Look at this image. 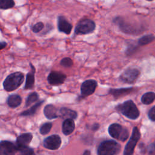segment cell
Listing matches in <instances>:
<instances>
[{
  "instance_id": "6da1fadb",
  "label": "cell",
  "mask_w": 155,
  "mask_h": 155,
  "mask_svg": "<svg viewBox=\"0 0 155 155\" xmlns=\"http://www.w3.org/2000/svg\"><path fill=\"white\" fill-rule=\"evenodd\" d=\"M113 22L119 27L122 32L128 35H138L146 30L143 25L133 24L126 21L120 16L115 17L113 19Z\"/></svg>"
},
{
  "instance_id": "7a4b0ae2",
  "label": "cell",
  "mask_w": 155,
  "mask_h": 155,
  "mask_svg": "<svg viewBox=\"0 0 155 155\" xmlns=\"http://www.w3.org/2000/svg\"><path fill=\"white\" fill-rule=\"evenodd\" d=\"M115 110L126 117L136 120L140 116V111L132 100H127L115 107Z\"/></svg>"
},
{
  "instance_id": "3957f363",
  "label": "cell",
  "mask_w": 155,
  "mask_h": 155,
  "mask_svg": "<svg viewBox=\"0 0 155 155\" xmlns=\"http://www.w3.org/2000/svg\"><path fill=\"white\" fill-rule=\"evenodd\" d=\"M24 81V74L21 71L13 72L8 74L4 79L2 85L4 90L13 91L18 88Z\"/></svg>"
},
{
  "instance_id": "277c9868",
  "label": "cell",
  "mask_w": 155,
  "mask_h": 155,
  "mask_svg": "<svg viewBox=\"0 0 155 155\" xmlns=\"http://www.w3.org/2000/svg\"><path fill=\"white\" fill-rule=\"evenodd\" d=\"M121 145L114 140L109 139L101 142L97 147L98 155H116L120 153Z\"/></svg>"
},
{
  "instance_id": "5b68a950",
  "label": "cell",
  "mask_w": 155,
  "mask_h": 155,
  "mask_svg": "<svg viewBox=\"0 0 155 155\" xmlns=\"http://www.w3.org/2000/svg\"><path fill=\"white\" fill-rule=\"evenodd\" d=\"M96 27L95 22L88 18H84L77 23L74 33L76 35H84L93 33Z\"/></svg>"
},
{
  "instance_id": "8992f818",
  "label": "cell",
  "mask_w": 155,
  "mask_h": 155,
  "mask_svg": "<svg viewBox=\"0 0 155 155\" xmlns=\"http://www.w3.org/2000/svg\"><path fill=\"white\" fill-rule=\"evenodd\" d=\"M108 131L111 137L122 142L126 141L129 137L128 130L117 123L110 124Z\"/></svg>"
},
{
  "instance_id": "52a82bcc",
  "label": "cell",
  "mask_w": 155,
  "mask_h": 155,
  "mask_svg": "<svg viewBox=\"0 0 155 155\" xmlns=\"http://www.w3.org/2000/svg\"><path fill=\"white\" fill-rule=\"evenodd\" d=\"M140 72L136 68L129 67L125 69L119 76V81L124 84H133L140 76Z\"/></svg>"
},
{
  "instance_id": "ba28073f",
  "label": "cell",
  "mask_w": 155,
  "mask_h": 155,
  "mask_svg": "<svg viewBox=\"0 0 155 155\" xmlns=\"http://www.w3.org/2000/svg\"><path fill=\"white\" fill-rule=\"evenodd\" d=\"M140 133L139 128L137 127H134L133 128L131 136L127 143L123 154L124 155H131L133 154L134 148L140 139Z\"/></svg>"
},
{
  "instance_id": "9c48e42d",
  "label": "cell",
  "mask_w": 155,
  "mask_h": 155,
  "mask_svg": "<svg viewBox=\"0 0 155 155\" xmlns=\"http://www.w3.org/2000/svg\"><path fill=\"white\" fill-rule=\"evenodd\" d=\"M97 87V82L94 79H87L81 85V99H84L93 94Z\"/></svg>"
},
{
  "instance_id": "30bf717a",
  "label": "cell",
  "mask_w": 155,
  "mask_h": 155,
  "mask_svg": "<svg viewBox=\"0 0 155 155\" xmlns=\"http://www.w3.org/2000/svg\"><path fill=\"white\" fill-rule=\"evenodd\" d=\"M62 143V140L59 135L52 134L43 140V146L46 149L50 150H58Z\"/></svg>"
},
{
  "instance_id": "8fae6325",
  "label": "cell",
  "mask_w": 155,
  "mask_h": 155,
  "mask_svg": "<svg viewBox=\"0 0 155 155\" xmlns=\"http://www.w3.org/2000/svg\"><path fill=\"white\" fill-rule=\"evenodd\" d=\"M17 153L18 148L16 143L7 140H2L0 142L1 155H13Z\"/></svg>"
},
{
  "instance_id": "7c38bea8",
  "label": "cell",
  "mask_w": 155,
  "mask_h": 155,
  "mask_svg": "<svg viewBox=\"0 0 155 155\" xmlns=\"http://www.w3.org/2000/svg\"><path fill=\"white\" fill-rule=\"evenodd\" d=\"M67 79V75L61 71H51L47 76L48 83L53 86L63 84Z\"/></svg>"
},
{
  "instance_id": "4fadbf2b",
  "label": "cell",
  "mask_w": 155,
  "mask_h": 155,
  "mask_svg": "<svg viewBox=\"0 0 155 155\" xmlns=\"http://www.w3.org/2000/svg\"><path fill=\"white\" fill-rule=\"evenodd\" d=\"M58 30L61 33H64L65 35H70L72 28V24L63 16H58L57 19Z\"/></svg>"
},
{
  "instance_id": "5bb4252c",
  "label": "cell",
  "mask_w": 155,
  "mask_h": 155,
  "mask_svg": "<svg viewBox=\"0 0 155 155\" xmlns=\"http://www.w3.org/2000/svg\"><path fill=\"white\" fill-rule=\"evenodd\" d=\"M134 87L128 88H110L108 94L112 96L114 99H118L120 97L128 95L134 91Z\"/></svg>"
},
{
  "instance_id": "9a60e30c",
  "label": "cell",
  "mask_w": 155,
  "mask_h": 155,
  "mask_svg": "<svg viewBox=\"0 0 155 155\" xmlns=\"http://www.w3.org/2000/svg\"><path fill=\"white\" fill-rule=\"evenodd\" d=\"M30 66L31 67V70L26 74L24 90H31L35 86L36 69L35 66L31 63H30Z\"/></svg>"
},
{
  "instance_id": "2e32d148",
  "label": "cell",
  "mask_w": 155,
  "mask_h": 155,
  "mask_svg": "<svg viewBox=\"0 0 155 155\" xmlns=\"http://www.w3.org/2000/svg\"><path fill=\"white\" fill-rule=\"evenodd\" d=\"M58 108L53 104H47L46 105L43 110V113L45 117L49 120H52L57 119L59 116L58 114Z\"/></svg>"
},
{
  "instance_id": "e0dca14e",
  "label": "cell",
  "mask_w": 155,
  "mask_h": 155,
  "mask_svg": "<svg viewBox=\"0 0 155 155\" xmlns=\"http://www.w3.org/2000/svg\"><path fill=\"white\" fill-rule=\"evenodd\" d=\"M75 129V123L72 118L65 119L62 124V132L65 136L71 134Z\"/></svg>"
},
{
  "instance_id": "ac0fdd59",
  "label": "cell",
  "mask_w": 155,
  "mask_h": 155,
  "mask_svg": "<svg viewBox=\"0 0 155 155\" xmlns=\"http://www.w3.org/2000/svg\"><path fill=\"white\" fill-rule=\"evenodd\" d=\"M33 139V134L31 133H25L18 136L16 140V144L18 147L27 146Z\"/></svg>"
},
{
  "instance_id": "d6986e66",
  "label": "cell",
  "mask_w": 155,
  "mask_h": 155,
  "mask_svg": "<svg viewBox=\"0 0 155 155\" xmlns=\"http://www.w3.org/2000/svg\"><path fill=\"white\" fill-rule=\"evenodd\" d=\"M59 116L62 119L72 118L76 119L78 117V113L75 110L62 107L59 110Z\"/></svg>"
},
{
  "instance_id": "ffe728a7",
  "label": "cell",
  "mask_w": 155,
  "mask_h": 155,
  "mask_svg": "<svg viewBox=\"0 0 155 155\" xmlns=\"http://www.w3.org/2000/svg\"><path fill=\"white\" fill-rule=\"evenodd\" d=\"M22 103V97L17 94H12L8 96L7 99V104L8 106L12 108L19 107Z\"/></svg>"
},
{
  "instance_id": "44dd1931",
  "label": "cell",
  "mask_w": 155,
  "mask_h": 155,
  "mask_svg": "<svg viewBox=\"0 0 155 155\" xmlns=\"http://www.w3.org/2000/svg\"><path fill=\"white\" fill-rule=\"evenodd\" d=\"M44 102V100L39 101L38 102H37L35 104H34L33 106H31L28 109L22 111L19 114V116H22V117H27V116H33L35 114H36L37 110L41 107V106L43 104Z\"/></svg>"
},
{
  "instance_id": "7402d4cb",
  "label": "cell",
  "mask_w": 155,
  "mask_h": 155,
  "mask_svg": "<svg viewBox=\"0 0 155 155\" xmlns=\"http://www.w3.org/2000/svg\"><path fill=\"white\" fill-rule=\"evenodd\" d=\"M140 100L143 104L150 105L155 100V93L153 91L147 92L142 96Z\"/></svg>"
},
{
  "instance_id": "603a6c76",
  "label": "cell",
  "mask_w": 155,
  "mask_h": 155,
  "mask_svg": "<svg viewBox=\"0 0 155 155\" xmlns=\"http://www.w3.org/2000/svg\"><path fill=\"white\" fill-rule=\"evenodd\" d=\"M154 39H155V36L153 34L146 35L140 37L138 39L137 44L140 46H143L152 42Z\"/></svg>"
},
{
  "instance_id": "cb8c5ba5",
  "label": "cell",
  "mask_w": 155,
  "mask_h": 155,
  "mask_svg": "<svg viewBox=\"0 0 155 155\" xmlns=\"http://www.w3.org/2000/svg\"><path fill=\"white\" fill-rule=\"evenodd\" d=\"M38 100H39V94L37 93V92H36V91L32 92L27 96V97L25 99V106L26 107H29L33 103L36 102Z\"/></svg>"
},
{
  "instance_id": "d4e9b609",
  "label": "cell",
  "mask_w": 155,
  "mask_h": 155,
  "mask_svg": "<svg viewBox=\"0 0 155 155\" xmlns=\"http://www.w3.org/2000/svg\"><path fill=\"white\" fill-rule=\"evenodd\" d=\"M53 124L51 122H45L42 124L39 127V133L42 135H46L48 134L52 128Z\"/></svg>"
},
{
  "instance_id": "484cf974",
  "label": "cell",
  "mask_w": 155,
  "mask_h": 155,
  "mask_svg": "<svg viewBox=\"0 0 155 155\" xmlns=\"http://www.w3.org/2000/svg\"><path fill=\"white\" fill-rule=\"evenodd\" d=\"M15 5L14 0H0V8L2 10L12 8Z\"/></svg>"
},
{
  "instance_id": "4316f807",
  "label": "cell",
  "mask_w": 155,
  "mask_h": 155,
  "mask_svg": "<svg viewBox=\"0 0 155 155\" xmlns=\"http://www.w3.org/2000/svg\"><path fill=\"white\" fill-rule=\"evenodd\" d=\"M139 46L137 44V45L134 44H130L128 45L126 50H125V54L127 56H131L133 55L135 53L137 52L138 50Z\"/></svg>"
},
{
  "instance_id": "83f0119b",
  "label": "cell",
  "mask_w": 155,
  "mask_h": 155,
  "mask_svg": "<svg viewBox=\"0 0 155 155\" xmlns=\"http://www.w3.org/2000/svg\"><path fill=\"white\" fill-rule=\"evenodd\" d=\"M18 153L21 154L23 155H31L35 154L34 150L31 147L27 146H22V147H18Z\"/></svg>"
},
{
  "instance_id": "f1b7e54d",
  "label": "cell",
  "mask_w": 155,
  "mask_h": 155,
  "mask_svg": "<svg viewBox=\"0 0 155 155\" xmlns=\"http://www.w3.org/2000/svg\"><path fill=\"white\" fill-rule=\"evenodd\" d=\"M60 65L65 68H69L73 65V60L69 57H65L60 61Z\"/></svg>"
},
{
  "instance_id": "f546056e",
  "label": "cell",
  "mask_w": 155,
  "mask_h": 155,
  "mask_svg": "<svg viewBox=\"0 0 155 155\" xmlns=\"http://www.w3.org/2000/svg\"><path fill=\"white\" fill-rule=\"evenodd\" d=\"M44 28V24L42 22H38L34 24L31 27V30L35 33H38Z\"/></svg>"
},
{
  "instance_id": "4dcf8cb0",
  "label": "cell",
  "mask_w": 155,
  "mask_h": 155,
  "mask_svg": "<svg viewBox=\"0 0 155 155\" xmlns=\"http://www.w3.org/2000/svg\"><path fill=\"white\" fill-rule=\"evenodd\" d=\"M148 117L152 122H155V105L150 109L148 112Z\"/></svg>"
},
{
  "instance_id": "1f68e13d",
  "label": "cell",
  "mask_w": 155,
  "mask_h": 155,
  "mask_svg": "<svg viewBox=\"0 0 155 155\" xmlns=\"http://www.w3.org/2000/svg\"><path fill=\"white\" fill-rule=\"evenodd\" d=\"M147 152L148 154H155V142L148 145L147 147Z\"/></svg>"
},
{
  "instance_id": "d6a6232c",
  "label": "cell",
  "mask_w": 155,
  "mask_h": 155,
  "mask_svg": "<svg viewBox=\"0 0 155 155\" xmlns=\"http://www.w3.org/2000/svg\"><path fill=\"white\" fill-rule=\"evenodd\" d=\"M139 150L140 151V152L142 153H145L146 151H147V148H145V145L144 143H140L139 145Z\"/></svg>"
},
{
  "instance_id": "836d02e7",
  "label": "cell",
  "mask_w": 155,
  "mask_h": 155,
  "mask_svg": "<svg viewBox=\"0 0 155 155\" xmlns=\"http://www.w3.org/2000/svg\"><path fill=\"white\" fill-rule=\"evenodd\" d=\"M100 128V125L98 123H94L91 125V130L94 132L97 131Z\"/></svg>"
},
{
  "instance_id": "e575fe53",
  "label": "cell",
  "mask_w": 155,
  "mask_h": 155,
  "mask_svg": "<svg viewBox=\"0 0 155 155\" xmlns=\"http://www.w3.org/2000/svg\"><path fill=\"white\" fill-rule=\"evenodd\" d=\"M7 45V43L5 41H1L0 42V49L2 50L3 48H4L5 47H6Z\"/></svg>"
},
{
  "instance_id": "d590c367",
  "label": "cell",
  "mask_w": 155,
  "mask_h": 155,
  "mask_svg": "<svg viewBox=\"0 0 155 155\" xmlns=\"http://www.w3.org/2000/svg\"><path fill=\"white\" fill-rule=\"evenodd\" d=\"M83 155H90L91 154V151L88 150H85L82 153Z\"/></svg>"
},
{
  "instance_id": "8d00e7d4",
  "label": "cell",
  "mask_w": 155,
  "mask_h": 155,
  "mask_svg": "<svg viewBox=\"0 0 155 155\" xmlns=\"http://www.w3.org/2000/svg\"><path fill=\"white\" fill-rule=\"evenodd\" d=\"M145 1H148V2H152V1H153L154 0H145Z\"/></svg>"
}]
</instances>
